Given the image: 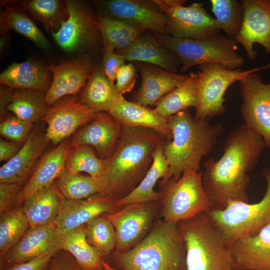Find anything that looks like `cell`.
Returning a JSON list of instances; mask_svg holds the SVG:
<instances>
[{"label": "cell", "mask_w": 270, "mask_h": 270, "mask_svg": "<svg viewBox=\"0 0 270 270\" xmlns=\"http://www.w3.org/2000/svg\"><path fill=\"white\" fill-rule=\"evenodd\" d=\"M62 198L54 182L26 200L21 208L30 227L54 223L59 213Z\"/></svg>", "instance_id": "f1b7e54d"}, {"label": "cell", "mask_w": 270, "mask_h": 270, "mask_svg": "<svg viewBox=\"0 0 270 270\" xmlns=\"http://www.w3.org/2000/svg\"><path fill=\"white\" fill-rule=\"evenodd\" d=\"M265 147L262 138L242 124L228 134L220 158L204 162L202 184L211 210H223L230 201L248 202V173L255 168Z\"/></svg>", "instance_id": "6da1fadb"}, {"label": "cell", "mask_w": 270, "mask_h": 270, "mask_svg": "<svg viewBox=\"0 0 270 270\" xmlns=\"http://www.w3.org/2000/svg\"><path fill=\"white\" fill-rule=\"evenodd\" d=\"M21 148L16 144L0 139V161L7 162L12 159L18 152Z\"/></svg>", "instance_id": "c3c4849f"}, {"label": "cell", "mask_w": 270, "mask_h": 270, "mask_svg": "<svg viewBox=\"0 0 270 270\" xmlns=\"http://www.w3.org/2000/svg\"><path fill=\"white\" fill-rule=\"evenodd\" d=\"M262 176L266 180V189L258 202L230 201L223 210L212 209L206 212L229 244L270 224V167L263 170Z\"/></svg>", "instance_id": "52a82bcc"}, {"label": "cell", "mask_w": 270, "mask_h": 270, "mask_svg": "<svg viewBox=\"0 0 270 270\" xmlns=\"http://www.w3.org/2000/svg\"><path fill=\"white\" fill-rule=\"evenodd\" d=\"M122 128L108 112H97L96 118L74 136L71 146H88L104 158H108L116 148Z\"/></svg>", "instance_id": "7402d4cb"}, {"label": "cell", "mask_w": 270, "mask_h": 270, "mask_svg": "<svg viewBox=\"0 0 270 270\" xmlns=\"http://www.w3.org/2000/svg\"><path fill=\"white\" fill-rule=\"evenodd\" d=\"M142 77L140 86L132 93V102L148 106L156 105L163 96L184 83L189 75L166 71L156 66L135 62Z\"/></svg>", "instance_id": "44dd1931"}, {"label": "cell", "mask_w": 270, "mask_h": 270, "mask_svg": "<svg viewBox=\"0 0 270 270\" xmlns=\"http://www.w3.org/2000/svg\"><path fill=\"white\" fill-rule=\"evenodd\" d=\"M56 186L64 198L79 200L96 194H102L105 189V182L104 178L72 174L65 169L58 178Z\"/></svg>", "instance_id": "e575fe53"}, {"label": "cell", "mask_w": 270, "mask_h": 270, "mask_svg": "<svg viewBox=\"0 0 270 270\" xmlns=\"http://www.w3.org/2000/svg\"><path fill=\"white\" fill-rule=\"evenodd\" d=\"M29 228L21 207H14L0 216V260L18 242Z\"/></svg>", "instance_id": "74e56055"}, {"label": "cell", "mask_w": 270, "mask_h": 270, "mask_svg": "<svg viewBox=\"0 0 270 270\" xmlns=\"http://www.w3.org/2000/svg\"><path fill=\"white\" fill-rule=\"evenodd\" d=\"M242 103L240 108L244 124L264 140L270 149V82L252 73L240 81Z\"/></svg>", "instance_id": "7c38bea8"}, {"label": "cell", "mask_w": 270, "mask_h": 270, "mask_svg": "<svg viewBox=\"0 0 270 270\" xmlns=\"http://www.w3.org/2000/svg\"><path fill=\"white\" fill-rule=\"evenodd\" d=\"M65 169L72 174L84 172L92 177L102 178L105 174V159L99 158L92 146H80L70 149Z\"/></svg>", "instance_id": "f35d334b"}, {"label": "cell", "mask_w": 270, "mask_h": 270, "mask_svg": "<svg viewBox=\"0 0 270 270\" xmlns=\"http://www.w3.org/2000/svg\"><path fill=\"white\" fill-rule=\"evenodd\" d=\"M124 270H185L186 248L178 224L158 221L150 233L126 252L116 253Z\"/></svg>", "instance_id": "277c9868"}, {"label": "cell", "mask_w": 270, "mask_h": 270, "mask_svg": "<svg viewBox=\"0 0 270 270\" xmlns=\"http://www.w3.org/2000/svg\"><path fill=\"white\" fill-rule=\"evenodd\" d=\"M122 127L144 128L155 130L166 140L172 138L167 119L154 109L120 97L108 112Z\"/></svg>", "instance_id": "cb8c5ba5"}, {"label": "cell", "mask_w": 270, "mask_h": 270, "mask_svg": "<svg viewBox=\"0 0 270 270\" xmlns=\"http://www.w3.org/2000/svg\"><path fill=\"white\" fill-rule=\"evenodd\" d=\"M167 122L172 138L164 142V154L169 170L160 181L162 185L170 180H178L186 171L198 172L202 158L212 151L224 132L222 124L198 119L188 109L169 117Z\"/></svg>", "instance_id": "3957f363"}, {"label": "cell", "mask_w": 270, "mask_h": 270, "mask_svg": "<svg viewBox=\"0 0 270 270\" xmlns=\"http://www.w3.org/2000/svg\"><path fill=\"white\" fill-rule=\"evenodd\" d=\"M53 256H42L28 261L14 264L4 270H47Z\"/></svg>", "instance_id": "7dc6e473"}, {"label": "cell", "mask_w": 270, "mask_h": 270, "mask_svg": "<svg viewBox=\"0 0 270 270\" xmlns=\"http://www.w3.org/2000/svg\"><path fill=\"white\" fill-rule=\"evenodd\" d=\"M126 60L115 50L110 46H104L102 69L110 81L114 84L118 70L126 64Z\"/></svg>", "instance_id": "7bdbcfd3"}, {"label": "cell", "mask_w": 270, "mask_h": 270, "mask_svg": "<svg viewBox=\"0 0 270 270\" xmlns=\"http://www.w3.org/2000/svg\"><path fill=\"white\" fill-rule=\"evenodd\" d=\"M62 250L69 252L84 270H104L102 256L87 240L85 224L61 235Z\"/></svg>", "instance_id": "4dcf8cb0"}, {"label": "cell", "mask_w": 270, "mask_h": 270, "mask_svg": "<svg viewBox=\"0 0 270 270\" xmlns=\"http://www.w3.org/2000/svg\"><path fill=\"white\" fill-rule=\"evenodd\" d=\"M46 66L30 61L14 62L0 74V82L12 89L48 90L52 78Z\"/></svg>", "instance_id": "83f0119b"}, {"label": "cell", "mask_w": 270, "mask_h": 270, "mask_svg": "<svg viewBox=\"0 0 270 270\" xmlns=\"http://www.w3.org/2000/svg\"><path fill=\"white\" fill-rule=\"evenodd\" d=\"M198 68V101L195 117L210 120L225 112L224 96L231 84L252 73L270 68V62L247 70H231L218 64H203Z\"/></svg>", "instance_id": "9c48e42d"}, {"label": "cell", "mask_w": 270, "mask_h": 270, "mask_svg": "<svg viewBox=\"0 0 270 270\" xmlns=\"http://www.w3.org/2000/svg\"><path fill=\"white\" fill-rule=\"evenodd\" d=\"M178 226L185 246V270H232L230 244L206 212L181 221Z\"/></svg>", "instance_id": "5b68a950"}, {"label": "cell", "mask_w": 270, "mask_h": 270, "mask_svg": "<svg viewBox=\"0 0 270 270\" xmlns=\"http://www.w3.org/2000/svg\"><path fill=\"white\" fill-rule=\"evenodd\" d=\"M99 16L124 20L153 33L166 35L168 16L154 0H95Z\"/></svg>", "instance_id": "4fadbf2b"}, {"label": "cell", "mask_w": 270, "mask_h": 270, "mask_svg": "<svg viewBox=\"0 0 270 270\" xmlns=\"http://www.w3.org/2000/svg\"><path fill=\"white\" fill-rule=\"evenodd\" d=\"M48 141L44 134L32 132L20 149L0 168V183L20 184L30 174Z\"/></svg>", "instance_id": "d4e9b609"}, {"label": "cell", "mask_w": 270, "mask_h": 270, "mask_svg": "<svg viewBox=\"0 0 270 270\" xmlns=\"http://www.w3.org/2000/svg\"><path fill=\"white\" fill-rule=\"evenodd\" d=\"M102 264L103 266L104 270H120L113 268L110 264H109L108 263H107L104 260H102Z\"/></svg>", "instance_id": "681fc988"}, {"label": "cell", "mask_w": 270, "mask_h": 270, "mask_svg": "<svg viewBox=\"0 0 270 270\" xmlns=\"http://www.w3.org/2000/svg\"><path fill=\"white\" fill-rule=\"evenodd\" d=\"M88 56L46 66L52 74V81L45 94V101L50 106L68 95L76 94L86 86L94 68Z\"/></svg>", "instance_id": "e0dca14e"}, {"label": "cell", "mask_w": 270, "mask_h": 270, "mask_svg": "<svg viewBox=\"0 0 270 270\" xmlns=\"http://www.w3.org/2000/svg\"><path fill=\"white\" fill-rule=\"evenodd\" d=\"M70 149L68 142L65 140L42 157L29 180L20 190L17 204L50 185L60 176L65 170L66 160Z\"/></svg>", "instance_id": "484cf974"}, {"label": "cell", "mask_w": 270, "mask_h": 270, "mask_svg": "<svg viewBox=\"0 0 270 270\" xmlns=\"http://www.w3.org/2000/svg\"><path fill=\"white\" fill-rule=\"evenodd\" d=\"M32 124L23 120L16 116L8 117L0 124V133L5 138L16 142L26 141Z\"/></svg>", "instance_id": "b9f144b4"}, {"label": "cell", "mask_w": 270, "mask_h": 270, "mask_svg": "<svg viewBox=\"0 0 270 270\" xmlns=\"http://www.w3.org/2000/svg\"><path fill=\"white\" fill-rule=\"evenodd\" d=\"M86 239L102 256L116 247V235L112 222L103 215L94 218L85 224Z\"/></svg>", "instance_id": "60d3db41"}, {"label": "cell", "mask_w": 270, "mask_h": 270, "mask_svg": "<svg viewBox=\"0 0 270 270\" xmlns=\"http://www.w3.org/2000/svg\"><path fill=\"white\" fill-rule=\"evenodd\" d=\"M96 20L104 46H110L116 50L127 48L146 30L138 25L112 17L98 16Z\"/></svg>", "instance_id": "d6a6232c"}, {"label": "cell", "mask_w": 270, "mask_h": 270, "mask_svg": "<svg viewBox=\"0 0 270 270\" xmlns=\"http://www.w3.org/2000/svg\"><path fill=\"white\" fill-rule=\"evenodd\" d=\"M62 250L61 236L54 223L30 227L18 242L0 260V270Z\"/></svg>", "instance_id": "9a60e30c"}, {"label": "cell", "mask_w": 270, "mask_h": 270, "mask_svg": "<svg viewBox=\"0 0 270 270\" xmlns=\"http://www.w3.org/2000/svg\"><path fill=\"white\" fill-rule=\"evenodd\" d=\"M136 70L132 62L124 65L118 70L114 86L121 95L130 92L134 88L138 77Z\"/></svg>", "instance_id": "ee69618b"}, {"label": "cell", "mask_w": 270, "mask_h": 270, "mask_svg": "<svg viewBox=\"0 0 270 270\" xmlns=\"http://www.w3.org/2000/svg\"><path fill=\"white\" fill-rule=\"evenodd\" d=\"M65 2L68 16L57 32H52L55 41L68 52L83 51L96 46L102 36L96 17L90 6L78 0Z\"/></svg>", "instance_id": "8fae6325"}, {"label": "cell", "mask_w": 270, "mask_h": 270, "mask_svg": "<svg viewBox=\"0 0 270 270\" xmlns=\"http://www.w3.org/2000/svg\"><path fill=\"white\" fill-rule=\"evenodd\" d=\"M232 270H270V224L230 244Z\"/></svg>", "instance_id": "ffe728a7"}, {"label": "cell", "mask_w": 270, "mask_h": 270, "mask_svg": "<svg viewBox=\"0 0 270 270\" xmlns=\"http://www.w3.org/2000/svg\"><path fill=\"white\" fill-rule=\"evenodd\" d=\"M115 51L126 61L154 64L174 74L181 64L179 58L160 43L148 30L140 34L127 48Z\"/></svg>", "instance_id": "603a6c76"}, {"label": "cell", "mask_w": 270, "mask_h": 270, "mask_svg": "<svg viewBox=\"0 0 270 270\" xmlns=\"http://www.w3.org/2000/svg\"><path fill=\"white\" fill-rule=\"evenodd\" d=\"M97 112L71 97L48 106L42 120L47 124L45 136L58 145L79 127L92 121Z\"/></svg>", "instance_id": "5bb4252c"}, {"label": "cell", "mask_w": 270, "mask_h": 270, "mask_svg": "<svg viewBox=\"0 0 270 270\" xmlns=\"http://www.w3.org/2000/svg\"><path fill=\"white\" fill-rule=\"evenodd\" d=\"M43 92L32 90H17L9 96L6 110L15 116L32 124L42 119L48 108Z\"/></svg>", "instance_id": "d590c367"}, {"label": "cell", "mask_w": 270, "mask_h": 270, "mask_svg": "<svg viewBox=\"0 0 270 270\" xmlns=\"http://www.w3.org/2000/svg\"><path fill=\"white\" fill-rule=\"evenodd\" d=\"M164 185L162 200L164 222L178 224L212 209L202 186V172L186 171Z\"/></svg>", "instance_id": "ba28073f"}, {"label": "cell", "mask_w": 270, "mask_h": 270, "mask_svg": "<svg viewBox=\"0 0 270 270\" xmlns=\"http://www.w3.org/2000/svg\"><path fill=\"white\" fill-rule=\"evenodd\" d=\"M244 15L240 30L234 38L244 48L251 61L257 58L254 44L270 54V0H242Z\"/></svg>", "instance_id": "2e32d148"}, {"label": "cell", "mask_w": 270, "mask_h": 270, "mask_svg": "<svg viewBox=\"0 0 270 270\" xmlns=\"http://www.w3.org/2000/svg\"><path fill=\"white\" fill-rule=\"evenodd\" d=\"M20 184L0 183V215L11 210L17 203L20 192Z\"/></svg>", "instance_id": "f6af8a7d"}, {"label": "cell", "mask_w": 270, "mask_h": 270, "mask_svg": "<svg viewBox=\"0 0 270 270\" xmlns=\"http://www.w3.org/2000/svg\"><path fill=\"white\" fill-rule=\"evenodd\" d=\"M7 3L0 12V30H11L28 38L40 48L47 50L50 44L35 23L20 6Z\"/></svg>", "instance_id": "836d02e7"}, {"label": "cell", "mask_w": 270, "mask_h": 270, "mask_svg": "<svg viewBox=\"0 0 270 270\" xmlns=\"http://www.w3.org/2000/svg\"><path fill=\"white\" fill-rule=\"evenodd\" d=\"M48 32H57L68 16L66 2L58 0H26L20 2Z\"/></svg>", "instance_id": "8d00e7d4"}, {"label": "cell", "mask_w": 270, "mask_h": 270, "mask_svg": "<svg viewBox=\"0 0 270 270\" xmlns=\"http://www.w3.org/2000/svg\"><path fill=\"white\" fill-rule=\"evenodd\" d=\"M116 202L100 194L79 200H67L62 196L59 213L54 222L58 233L61 236L96 216L118 210L120 208Z\"/></svg>", "instance_id": "d6986e66"}, {"label": "cell", "mask_w": 270, "mask_h": 270, "mask_svg": "<svg viewBox=\"0 0 270 270\" xmlns=\"http://www.w3.org/2000/svg\"><path fill=\"white\" fill-rule=\"evenodd\" d=\"M165 140L162 142L155 148L151 166L138 186L128 194L116 200L119 208L132 204L152 202L162 200V192L155 191L154 188L160 179L165 178L169 170L164 154Z\"/></svg>", "instance_id": "4316f807"}, {"label": "cell", "mask_w": 270, "mask_h": 270, "mask_svg": "<svg viewBox=\"0 0 270 270\" xmlns=\"http://www.w3.org/2000/svg\"><path fill=\"white\" fill-rule=\"evenodd\" d=\"M198 76L192 72L187 80L163 96L156 104L154 110L167 119L178 112L196 108L198 101Z\"/></svg>", "instance_id": "1f68e13d"}, {"label": "cell", "mask_w": 270, "mask_h": 270, "mask_svg": "<svg viewBox=\"0 0 270 270\" xmlns=\"http://www.w3.org/2000/svg\"><path fill=\"white\" fill-rule=\"evenodd\" d=\"M122 96L106 77L102 68L95 66L82 89L80 102L96 112H108Z\"/></svg>", "instance_id": "f546056e"}, {"label": "cell", "mask_w": 270, "mask_h": 270, "mask_svg": "<svg viewBox=\"0 0 270 270\" xmlns=\"http://www.w3.org/2000/svg\"><path fill=\"white\" fill-rule=\"evenodd\" d=\"M164 140L150 128L122 127L114 152L104 158L105 189L102 195L116 201L134 190L151 166L155 148Z\"/></svg>", "instance_id": "7a4b0ae2"}, {"label": "cell", "mask_w": 270, "mask_h": 270, "mask_svg": "<svg viewBox=\"0 0 270 270\" xmlns=\"http://www.w3.org/2000/svg\"><path fill=\"white\" fill-rule=\"evenodd\" d=\"M168 18L167 36L192 40H204L220 34L215 18L210 15L201 2L184 6V0H154Z\"/></svg>", "instance_id": "30bf717a"}, {"label": "cell", "mask_w": 270, "mask_h": 270, "mask_svg": "<svg viewBox=\"0 0 270 270\" xmlns=\"http://www.w3.org/2000/svg\"><path fill=\"white\" fill-rule=\"evenodd\" d=\"M47 270H84L68 252L61 250L52 257Z\"/></svg>", "instance_id": "bcb514c9"}, {"label": "cell", "mask_w": 270, "mask_h": 270, "mask_svg": "<svg viewBox=\"0 0 270 270\" xmlns=\"http://www.w3.org/2000/svg\"><path fill=\"white\" fill-rule=\"evenodd\" d=\"M153 34L160 43L179 58L182 73L195 66L218 64L236 70L244 63V58L237 52L236 41L222 34L204 40L176 38Z\"/></svg>", "instance_id": "8992f818"}, {"label": "cell", "mask_w": 270, "mask_h": 270, "mask_svg": "<svg viewBox=\"0 0 270 270\" xmlns=\"http://www.w3.org/2000/svg\"><path fill=\"white\" fill-rule=\"evenodd\" d=\"M211 10L220 30L234 39L242 24L244 10L242 2L236 0H210Z\"/></svg>", "instance_id": "ab89813d"}, {"label": "cell", "mask_w": 270, "mask_h": 270, "mask_svg": "<svg viewBox=\"0 0 270 270\" xmlns=\"http://www.w3.org/2000/svg\"><path fill=\"white\" fill-rule=\"evenodd\" d=\"M151 203L132 204L103 214L114 228L116 253L132 248L144 234L154 216V208Z\"/></svg>", "instance_id": "ac0fdd59"}]
</instances>
